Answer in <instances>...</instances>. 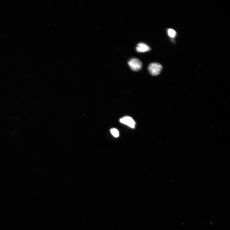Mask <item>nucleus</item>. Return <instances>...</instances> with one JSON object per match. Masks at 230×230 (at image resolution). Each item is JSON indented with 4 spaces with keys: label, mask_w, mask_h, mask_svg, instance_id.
Segmentation results:
<instances>
[{
    "label": "nucleus",
    "mask_w": 230,
    "mask_h": 230,
    "mask_svg": "<svg viewBox=\"0 0 230 230\" xmlns=\"http://www.w3.org/2000/svg\"><path fill=\"white\" fill-rule=\"evenodd\" d=\"M162 69V65L157 63L150 64L148 69L150 74L153 76H157L159 74Z\"/></svg>",
    "instance_id": "obj_1"
},
{
    "label": "nucleus",
    "mask_w": 230,
    "mask_h": 230,
    "mask_svg": "<svg viewBox=\"0 0 230 230\" xmlns=\"http://www.w3.org/2000/svg\"><path fill=\"white\" fill-rule=\"evenodd\" d=\"M128 64L131 69L135 71L140 70L142 67V63L141 61L136 58L130 59L128 61Z\"/></svg>",
    "instance_id": "obj_2"
},
{
    "label": "nucleus",
    "mask_w": 230,
    "mask_h": 230,
    "mask_svg": "<svg viewBox=\"0 0 230 230\" xmlns=\"http://www.w3.org/2000/svg\"><path fill=\"white\" fill-rule=\"evenodd\" d=\"M120 121L122 124L127 125L131 128H135L136 122L133 119L130 117H123L120 120Z\"/></svg>",
    "instance_id": "obj_3"
},
{
    "label": "nucleus",
    "mask_w": 230,
    "mask_h": 230,
    "mask_svg": "<svg viewBox=\"0 0 230 230\" xmlns=\"http://www.w3.org/2000/svg\"><path fill=\"white\" fill-rule=\"evenodd\" d=\"M151 50L150 47L148 45L143 43L138 44L136 48L137 51L139 53H145L150 51Z\"/></svg>",
    "instance_id": "obj_4"
},
{
    "label": "nucleus",
    "mask_w": 230,
    "mask_h": 230,
    "mask_svg": "<svg viewBox=\"0 0 230 230\" xmlns=\"http://www.w3.org/2000/svg\"><path fill=\"white\" fill-rule=\"evenodd\" d=\"M167 31L168 34L170 38H174L176 36V33L174 30L169 29H168Z\"/></svg>",
    "instance_id": "obj_5"
},
{
    "label": "nucleus",
    "mask_w": 230,
    "mask_h": 230,
    "mask_svg": "<svg viewBox=\"0 0 230 230\" xmlns=\"http://www.w3.org/2000/svg\"><path fill=\"white\" fill-rule=\"evenodd\" d=\"M111 132L112 135L115 137H117L119 136L118 131L116 129H112L111 130Z\"/></svg>",
    "instance_id": "obj_6"
}]
</instances>
